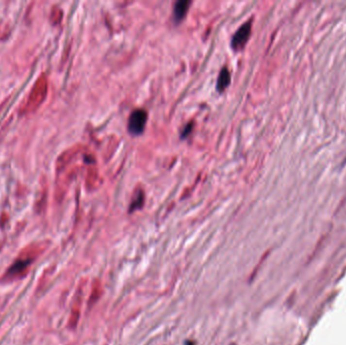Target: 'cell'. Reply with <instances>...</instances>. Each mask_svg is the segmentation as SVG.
<instances>
[{
    "mask_svg": "<svg viewBox=\"0 0 346 345\" xmlns=\"http://www.w3.org/2000/svg\"><path fill=\"white\" fill-rule=\"evenodd\" d=\"M47 93H48V81L46 75L43 73L41 76L38 77L37 80H35L34 84L32 87V90L28 95V99L25 105H22L21 109L19 110V115H25L28 114L34 113L46 99Z\"/></svg>",
    "mask_w": 346,
    "mask_h": 345,
    "instance_id": "6da1fadb",
    "label": "cell"
},
{
    "mask_svg": "<svg viewBox=\"0 0 346 345\" xmlns=\"http://www.w3.org/2000/svg\"><path fill=\"white\" fill-rule=\"evenodd\" d=\"M41 250L42 251L44 250V247H41L40 244L37 246H32L27 248L23 254H21L16 263L7 270L6 278L14 279L18 276H22L23 272L28 269V267L34 260V258L39 255Z\"/></svg>",
    "mask_w": 346,
    "mask_h": 345,
    "instance_id": "7a4b0ae2",
    "label": "cell"
},
{
    "mask_svg": "<svg viewBox=\"0 0 346 345\" xmlns=\"http://www.w3.org/2000/svg\"><path fill=\"white\" fill-rule=\"evenodd\" d=\"M148 115L145 110L137 109L131 114L129 117V131L131 134L139 135L141 134L147 123Z\"/></svg>",
    "mask_w": 346,
    "mask_h": 345,
    "instance_id": "3957f363",
    "label": "cell"
},
{
    "mask_svg": "<svg viewBox=\"0 0 346 345\" xmlns=\"http://www.w3.org/2000/svg\"><path fill=\"white\" fill-rule=\"evenodd\" d=\"M250 33H251V21L244 22L233 35L231 42V46L233 49L235 50L242 49L250 37Z\"/></svg>",
    "mask_w": 346,
    "mask_h": 345,
    "instance_id": "277c9868",
    "label": "cell"
},
{
    "mask_svg": "<svg viewBox=\"0 0 346 345\" xmlns=\"http://www.w3.org/2000/svg\"><path fill=\"white\" fill-rule=\"evenodd\" d=\"M190 3L192 2L188 0H180V1L175 2L173 9V17L175 21H180L184 17Z\"/></svg>",
    "mask_w": 346,
    "mask_h": 345,
    "instance_id": "5b68a950",
    "label": "cell"
},
{
    "mask_svg": "<svg viewBox=\"0 0 346 345\" xmlns=\"http://www.w3.org/2000/svg\"><path fill=\"white\" fill-rule=\"evenodd\" d=\"M230 80H231V75L229 70L227 69L226 67H224L221 71L220 74L218 77V81H217V88L219 91H223L227 86L230 84Z\"/></svg>",
    "mask_w": 346,
    "mask_h": 345,
    "instance_id": "8992f818",
    "label": "cell"
},
{
    "mask_svg": "<svg viewBox=\"0 0 346 345\" xmlns=\"http://www.w3.org/2000/svg\"><path fill=\"white\" fill-rule=\"evenodd\" d=\"M144 203V194L142 190H139V193L136 194L135 197L132 200V204L130 206V212H134L137 209H140Z\"/></svg>",
    "mask_w": 346,
    "mask_h": 345,
    "instance_id": "52a82bcc",
    "label": "cell"
},
{
    "mask_svg": "<svg viewBox=\"0 0 346 345\" xmlns=\"http://www.w3.org/2000/svg\"><path fill=\"white\" fill-rule=\"evenodd\" d=\"M193 126H194V124H193V123H189V124H187V125L185 126V128H184V129H183V131H182V134H181V137H182V138L186 137V136H187L190 132H192Z\"/></svg>",
    "mask_w": 346,
    "mask_h": 345,
    "instance_id": "ba28073f",
    "label": "cell"
},
{
    "mask_svg": "<svg viewBox=\"0 0 346 345\" xmlns=\"http://www.w3.org/2000/svg\"><path fill=\"white\" fill-rule=\"evenodd\" d=\"M6 33L5 30L3 29L2 25H1V22H0V40L4 38V37H3V33Z\"/></svg>",
    "mask_w": 346,
    "mask_h": 345,
    "instance_id": "9c48e42d",
    "label": "cell"
},
{
    "mask_svg": "<svg viewBox=\"0 0 346 345\" xmlns=\"http://www.w3.org/2000/svg\"><path fill=\"white\" fill-rule=\"evenodd\" d=\"M184 345H196L193 341H190V340H186L185 342H184Z\"/></svg>",
    "mask_w": 346,
    "mask_h": 345,
    "instance_id": "30bf717a",
    "label": "cell"
},
{
    "mask_svg": "<svg viewBox=\"0 0 346 345\" xmlns=\"http://www.w3.org/2000/svg\"><path fill=\"white\" fill-rule=\"evenodd\" d=\"M345 161H346V159H345Z\"/></svg>",
    "mask_w": 346,
    "mask_h": 345,
    "instance_id": "8fae6325",
    "label": "cell"
}]
</instances>
